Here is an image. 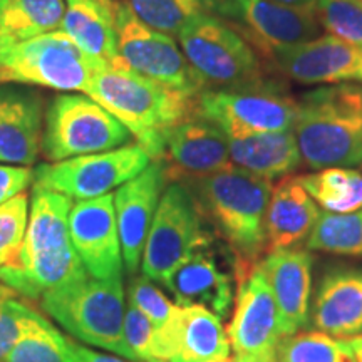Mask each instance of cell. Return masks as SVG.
<instances>
[{
  "label": "cell",
  "instance_id": "obj_1",
  "mask_svg": "<svg viewBox=\"0 0 362 362\" xmlns=\"http://www.w3.org/2000/svg\"><path fill=\"white\" fill-rule=\"evenodd\" d=\"M86 94L119 119L155 161L163 158L165 134L197 115V98L146 79L123 61H103Z\"/></svg>",
  "mask_w": 362,
  "mask_h": 362
},
{
  "label": "cell",
  "instance_id": "obj_2",
  "mask_svg": "<svg viewBox=\"0 0 362 362\" xmlns=\"http://www.w3.org/2000/svg\"><path fill=\"white\" fill-rule=\"evenodd\" d=\"M293 133L312 170L362 165V86L330 84L304 94Z\"/></svg>",
  "mask_w": 362,
  "mask_h": 362
},
{
  "label": "cell",
  "instance_id": "obj_3",
  "mask_svg": "<svg viewBox=\"0 0 362 362\" xmlns=\"http://www.w3.org/2000/svg\"><path fill=\"white\" fill-rule=\"evenodd\" d=\"M192 193L238 257V270L248 274L267 245L265 215L270 180L228 166L214 175L192 178Z\"/></svg>",
  "mask_w": 362,
  "mask_h": 362
},
{
  "label": "cell",
  "instance_id": "obj_4",
  "mask_svg": "<svg viewBox=\"0 0 362 362\" xmlns=\"http://www.w3.org/2000/svg\"><path fill=\"white\" fill-rule=\"evenodd\" d=\"M40 305L79 341L138 361L124 337L126 307L121 277L99 280L86 272L45 292Z\"/></svg>",
  "mask_w": 362,
  "mask_h": 362
},
{
  "label": "cell",
  "instance_id": "obj_5",
  "mask_svg": "<svg viewBox=\"0 0 362 362\" xmlns=\"http://www.w3.org/2000/svg\"><path fill=\"white\" fill-rule=\"evenodd\" d=\"M103 59L86 54L64 30L0 49V84L86 93Z\"/></svg>",
  "mask_w": 362,
  "mask_h": 362
},
{
  "label": "cell",
  "instance_id": "obj_6",
  "mask_svg": "<svg viewBox=\"0 0 362 362\" xmlns=\"http://www.w3.org/2000/svg\"><path fill=\"white\" fill-rule=\"evenodd\" d=\"M40 149L56 163L128 146V128L88 94H57L45 111Z\"/></svg>",
  "mask_w": 362,
  "mask_h": 362
},
{
  "label": "cell",
  "instance_id": "obj_7",
  "mask_svg": "<svg viewBox=\"0 0 362 362\" xmlns=\"http://www.w3.org/2000/svg\"><path fill=\"white\" fill-rule=\"evenodd\" d=\"M178 44L205 86L232 89L262 83V66L253 47L220 17L197 16L180 30Z\"/></svg>",
  "mask_w": 362,
  "mask_h": 362
},
{
  "label": "cell",
  "instance_id": "obj_8",
  "mask_svg": "<svg viewBox=\"0 0 362 362\" xmlns=\"http://www.w3.org/2000/svg\"><path fill=\"white\" fill-rule=\"evenodd\" d=\"M208 243L210 237L203 228L202 210L192 189L183 183H171L165 188L144 243L143 275L165 284L181 262Z\"/></svg>",
  "mask_w": 362,
  "mask_h": 362
},
{
  "label": "cell",
  "instance_id": "obj_9",
  "mask_svg": "<svg viewBox=\"0 0 362 362\" xmlns=\"http://www.w3.org/2000/svg\"><path fill=\"white\" fill-rule=\"evenodd\" d=\"M116 35L117 52L129 69L189 98L198 99L205 90V83L189 66L180 44L144 24L119 2H116Z\"/></svg>",
  "mask_w": 362,
  "mask_h": 362
},
{
  "label": "cell",
  "instance_id": "obj_10",
  "mask_svg": "<svg viewBox=\"0 0 362 362\" xmlns=\"http://www.w3.org/2000/svg\"><path fill=\"white\" fill-rule=\"evenodd\" d=\"M151 165L139 144L44 163L34 170V187L66 194L71 200H94L123 187Z\"/></svg>",
  "mask_w": 362,
  "mask_h": 362
},
{
  "label": "cell",
  "instance_id": "obj_11",
  "mask_svg": "<svg viewBox=\"0 0 362 362\" xmlns=\"http://www.w3.org/2000/svg\"><path fill=\"white\" fill-rule=\"evenodd\" d=\"M197 115L218 126L225 136L279 133L293 131L297 101L262 84L203 90Z\"/></svg>",
  "mask_w": 362,
  "mask_h": 362
},
{
  "label": "cell",
  "instance_id": "obj_12",
  "mask_svg": "<svg viewBox=\"0 0 362 362\" xmlns=\"http://www.w3.org/2000/svg\"><path fill=\"white\" fill-rule=\"evenodd\" d=\"M215 13L242 27L247 37L267 54L322 35L315 13L272 0H220Z\"/></svg>",
  "mask_w": 362,
  "mask_h": 362
},
{
  "label": "cell",
  "instance_id": "obj_13",
  "mask_svg": "<svg viewBox=\"0 0 362 362\" xmlns=\"http://www.w3.org/2000/svg\"><path fill=\"white\" fill-rule=\"evenodd\" d=\"M69 237L84 269L94 279L121 277L123 250L115 211V193L72 205Z\"/></svg>",
  "mask_w": 362,
  "mask_h": 362
},
{
  "label": "cell",
  "instance_id": "obj_14",
  "mask_svg": "<svg viewBox=\"0 0 362 362\" xmlns=\"http://www.w3.org/2000/svg\"><path fill=\"white\" fill-rule=\"evenodd\" d=\"M279 69L300 84H342L362 81V47L325 34L307 42L274 49Z\"/></svg>",
  "mask_w": 362,
  "mask_h": 362
},
{
  "label": "cell",
  "instance_id": "obj_15",
  "mask_svg": "<svg viewBox=\"0 0 362 362\" xmlns=\"http://www.w3.org/2000/svg\"><path fill=\"white\" fill-rule=\"evenodd\" d=\"M226 336L235 356L277 351L282 339L279 310L259 264L240 277L233 317Z\"/></svg>",
  "mask_w": 362,
  "mask_h": 362
},
{
  "label": "cell",
  "instance_id": "obj_16",
  "mask_svg": "<svg viewBox=\"0 0 362 362\" xmlns=\"http://www.w3.org/2000/svg\"><path fill=\"white\" fill-rule=\"evenodd\" d=\"M168 168L165 161H153L136 178L115 193V211L126 270L134 274L141 264L149 228L165 193Z\"/></svg>",
  "mask_w": 362,
  "mask_h": 362
},
{
  "label": "cell",
  "instance_id": "obj_17",
  "mask_svg": "<svg viewBox=\"0 0 362 362\" xmlns=\"http://www.w3.org/2000/svg\"><path fill=\"white\" fill-rule=\"evenodd\" d=\"M230 351L220 317L198 305H180L175 319L155 332L156 362H210L228 359Z\"/></svg>",
  "mask_w": 362,
  "mask_h": 362
},
{
  "label": "cell",
  "instance_id": "obj_18",
  "mask_svg": "<svg viewBox=\"0 0 362 362\" xmlns=\"http://www.w3.org/2000/svg\"><path fill=\"white\" fill-rule=\"evenodd\" d=\"M277 304L282 337L304 329L310 314L312 255L300 248L274 250L259 264Z\"/></svg>",
  "mask_w": 362,
  "mask_h": 362
},
{
  "label": "cell",
  "instance_id": "obj_19",
  "mask_svg": "<svg viewBox=\"0 0 362 362\" xmlns=\"http://www.w3.org/2000/svg\"><path fill=\"white\" fill-rule=\"evenodd\" d=\"M42 96L30 86L0 84V163L30 166L37 160Z\"/></svg>",
  "mask_w": 362,
  "mask_h": 362
},
{
  "label": "cell",
  "instance_id": "obj_20",
  "mask_svg": "<svg viewBox=\"0 0 362 362\" xmlns=\"http://www.w3.org/2000/svg\"><path fill=\"white\" fill-rule=\"evenodd\" d=\"M165 158L176 171L192 178L232 166L225 133L200 115L181 121L165 134L161 160Z\"/></svg>",
  "mask_w": 362,
  "mask_h": 362
},
{
  "label": "cell",
  "instance_id": "obj_21",
  "mask_svg": "<svg viewBox=\"0 0 362 362\" xmlns=\"http://www.w3.org/2000/svg\"><path fill=\"white\" fill-rule=\"evenodd\" d=\"M181 307L198 305L220 319L228 317L233 304V279L215 255L200 248L183 260L165 280Z\"/></svg>",
  "mask_w": 362,
  "mask_h": 362
},
{
  "label": "cell",
  "instance_id": "obj_22",
  "mask_svg": "<svg viewBox=\"0 0 362 362\" xmlns=\"http://www.w3.org/2000/svg\"><path fill=\"white\" fill-rule=\"evenodd\" d=\"M312 320L320 332L332 337L361 336L362 270H329L317 287Z\"/></svg>",
  "mask_w": 362,
  "mask_h": 362
},
{
  "label": "cell",
  "instance_id": "obj_23",
  "mask_svg": "<svg viewBox=\"0 0 362 362\" xmlns=\"http://www.w3.org/2000/svg\"><path fill=\"white\" fill-rule=\"evenodd\" d=\"M320 210L297 176H284L272 194L265 215V238L270 252L293 248L310 237Z\"/></svg>",
  "mask_w": 362,
  "mask_h": 362
},
{
  "label": "cell",
  "instance_id": "obj_24",
  "mask_svg": "<svg viewBox=\"0 0 362 362\" xmlns=\"http://www.w3.org/2000/svg\"><path fill=\"white\" fill-rule=\"evenodd\" d=\"M226 139L232 165L260 178H284L300 166L302 156L293 131L226 136Z\"/></svg>",
  "mask_w": 362,
  "mask_h": 362
},
{
  "label": "cell",
  "instance_id": "obj_25",
  "mask_svg": "<svg viewBox=\"0 0 362 362\" xmlns=\"http://www.w3.org/2000/svg\"><path fill=\"white\" fill-rule=\"evenodd\" d=\"M62 30L89 56L121 62L115 0H66Z\"/></svg>",
  "mask_w": 362,
  "mask_h": 362
},
{
  "label": "cell",
  "instance_id": "obj_26",
  "mask_svg": "<svg viewBox=\"0 0 362 362\" xmlns=\"http://www.w3.org/2000/svg\"><path fill=\"white\" fill-rule=\"evenodd\" d=\"M71 208L72 200L66 194L34 187L24 242L12 260H29L39 253L71 247Z\"/></svg>",
  "mask_w": 362,
  "mask_h": 362
},
{
  "label": "cell",
  "instance_id": "obj_27",
  "mask_svg": "<svg viewBox=\"0 0 362 362\" xmlns=\"http://www.w3.org/2000/svg\"><path fill=\"white\" fill-rule=\"evenodd\" d=\"M83 262L74 247L39 253L29 260H11L0 267V280L13 292L24 297L40 298L67 280L86 274Z\"/></svg>",
  "mask_w": 362,
  "mask_h": 362
},
{
  "label": "cell",
  "instance_id": "obj_28",
  "mask_svg": "<svg viewBox=\"0 0 362 362\" xmlns=\"http://www.w3.org/2000/svg\"><path fill=\"white\" fill-rule=\"evenodd\" d=\"M64 12V0H0V49L54 33Z\"/></svg>",
  "mask_w": 362,
  "mask_h": 362
},
{
  "label": "cell",
  "instance_id": "obj_29",
  "mask_svg": "<svg viewBox=\"0 0 362 362\" xmlns=\"http://www.w3.org/2000/svg\"><path fill=\"white\" fill-rule=\"evenodd\" d=\"M297 178L312 200L329 214L362 210V171L359 170L332 166Z\"/></svg>",
  "mask_w": 362,
  "mask_h": 362
},
{
  "label": "cell",
  "instance_id": "obj_30",
  "mask_svg": "<svg viewBox=\"0 0 362 362\" xmlns=\"http://www.w3.org/2000/svg\"><path fill=\"white\" fill-rule=\"evenodd\" d=\"M144 24L168 35L180 30L197 16L216 12L220 0H116Z\"/></svg>",
  "mask_w": 362,
  "mask_h": 362
},
{
  "label": "cell",
  "instance_id": "obj_31",
  "mask_svg": "<svg viewBox=\"0 0 362 362\" xmlns=\"http://www.w3.org/2000/svg\"><path fill=\"white\" fill-rule=\"evenodd\" d=\"M307 248L337 255L362 257V210L320 215L307 238Z\"/></svg>",
  "mask_w": 362,
  "mask_h": 362
},
{
  "label": "cell",
  "instance_id": "obj_32",
  "mask_svg": "<svg viewBox=\"0 0 362 362\" xmlns=\"http://www.w3.org/2000/svg\"><path fill=\"white\" fill-rule=\"evenodd\" d=\"M4 362H76L71 339L39 317L13 344Z\"/></svg>",
  "mask_w": 362,
  "mask_h": 362
},
{
  "label": "cell",
  "instance_id": "obj_33",
  "mask_svg": "<svg viewBox=\"0 0 362 362\" xmlns=\"http://www.w3.org/2000/svg\"><path fill=\"white\" fill-rule=\"evenodd\" d=\"M279 362H356L349 342L324 332H300L280 339Z\"/></svg>",
  "mask_w": 362,
  "mask_h": 362
},
{
  "label": "cell",
  "instance_id": "obj_34",
  "mask_svg": "<svg viewBox=\"0 0 362 362\" xmlns=\"http://www.w3.org/2000/svg\"><path fill=\"white\" fill-rule=\"evenodd\" d=\"M314 13L330 35L362 47V0H317Z\"/></svg>",
  "mask_w": 362,
  "mask_h": 362
},
{
  "label": "cell",
  "instance_id": "obj_35",
  "mask_svg": "<svg viewBox=\"0 0 362 362\" xmlns=\"http://www.w3.org/2000/svg\"><path fill=\"white\" fill-rule=\"evenodd\" d=\"M29 221V198L22 192L0 205V267L11 262L24 242Z\"/></svg>",
  "mask_w": 362,
  "mask_h": 362
},
{
  "label": "cell",
  "instance_id": "obj_36",
  "mask_svg": "<svg viewBox=\"0 0 362 362\" xmlns=\"http://www.w3.org/2000/svg\"><path fill=\"white\" fill-rule=\"evenodd\" d=\"M128 302L138 307L151 320L155 332L163 330L175 319L180 305H175L148 277L134 279L129 285Z\"/></svg>",
  "mask_w": 362,
  "mask_h": 362
},
{
  "label": "cell",
  "instance_id": "obj_37",
  "mask_svg": "<svg viewBox=\"0 0 362 362\" xmlns=\"http://www.w3.org/2000/svg\"><path fill=\"white\" fill-rule=\"evenodd\" d=\"M40 317L33 307L12 297L0 298V362L6 357L22 334Z\"/></svg>",
  "mask_w": 362,
  "mask_h": 362
},
{
  "label": "cell",
  "instance_id": "obj_38",
  "mask_svg": "<svg viewBox=\"0 0 362 362\" xmlns=\"http://www.w3.org/2000/svg\"><path fill=\"white\" fill-rule=\"evenodd\" d=\"M124 337L139 362L155 361V329L138 307L128 302L124 314Z\"/></svg>",
  "mask_w": 362,
  "mask_h": 362
},
{
  "label": "cell",
  "instance_id": "obj_39",
  "mask_svg": "<svg viewBox=\"0 0 362 362\" xmlns=\"http://www.w3.org/2000/svg\"><path fill=\"white\" fill-rule=\"evenodd\" d=\"M34 181V171L29 166L0 165V205L24 192Z\"/></svg>",
  "mask_w": 362,
  "mask_h": 362
},
{
  "label": "cell",
  "instance_id": "obj_40",
  "mask_svg": "<svg viewBox=\"0 0 362 362\" xmlns=\"http://www.w3.org/2000/svg\"><path fill=\"white\" fill-rule=\"evenodd\" d=\"M71 346H72V351H74L76 362H128V361L119 359V357L101 354V352H96V351H89L86 349L84 346H79V344L74 341H71Z\"/></svg>",
  "mask_w": 362,
  "mask_h": 362
},
{
  "label": "cell",
  "instance_id": "obj_41",
  "mask_svg": "<svg viewBox=\"0 0 362 362\" xmlns=\"http://www.w3.org/2000/svg\"><path fill=\"white\" fill-rule=\"evenodd\" d=\"M272 2H277V4H280V6L298 8V11H305V12L314 13L317 0H272Z\"/></svg>",
  "mask_w": 362,
  "mask_h": 362
},
{
  "label": "cell",
  "instance_id": "obj_42",
  "mask_svg": "<svg viewBox=\"0 0 362 362\" xmlns=\"http://www.w3.org/2000/svg\"><path fill=\"white\" fill-rule=\"evenodd\" d=\"M233 362H279L277 351L265 352V354H255V356H235Z\"/></svg>",
  "mask_w": 362,
  "mask_h": 362
},
{
  "label": "cell",
  "instance_id": "obj_43",
  "mask_svg": "<svg viewBox=\"0 0 362 362\" xmlns=\"http://www.w3.org/2000/svg\"><path fill=\"white\" fill-rule=\"evenodd\" d=\"M347 342H349L351 349H352V352H354L356 362H362V334L361 336L351 337Z\"/></svg>",
  "mask_w": 362,
  "mask_h": 362
},
{
  "label": "cell",
  "instance_id": "obj_44",
  "mask_svg": "<svg viewBox=\"0 0 362 362\" xmlns=\"http://www.w3.org/2000/svg\"><path fill=\"white\" fill-rule=\"evenodd\" d=\"M12 296H13L12 288H8L7 285L0 284V298H2V297H12Z\"/></svg>",
  "mask_w": 362,
  "mask_h": 362
},
{
  "label": "cell",
  "instance_id": "obj_45",
  "mask_svg": "<svg viewBox=\"0 0 362 362\" xmlns=\"http://www.w3.org/2000/svg\"><path fill=\"white\" fill-rule=\"evenodd\" d=\"M210 362H233V361H228V359H215V361H210Z\"/></svg>",
  "mask_w": 362,
  "mask_h": 362
},
{
  "label": "cell",
  "instance_id": "obj_46",
  "mask_svg": "<svg viewBox=\"0 0 362 362\" xmlns=\"http://www.w3.org/2000/svg\"><path fill=\"white\" fill-rule=\"evenodd\" d=\"M361 168H362V165H361Z\"/></svg>",
  "mask_w": 362,
  "mask_h": 362
}]
</instances>
